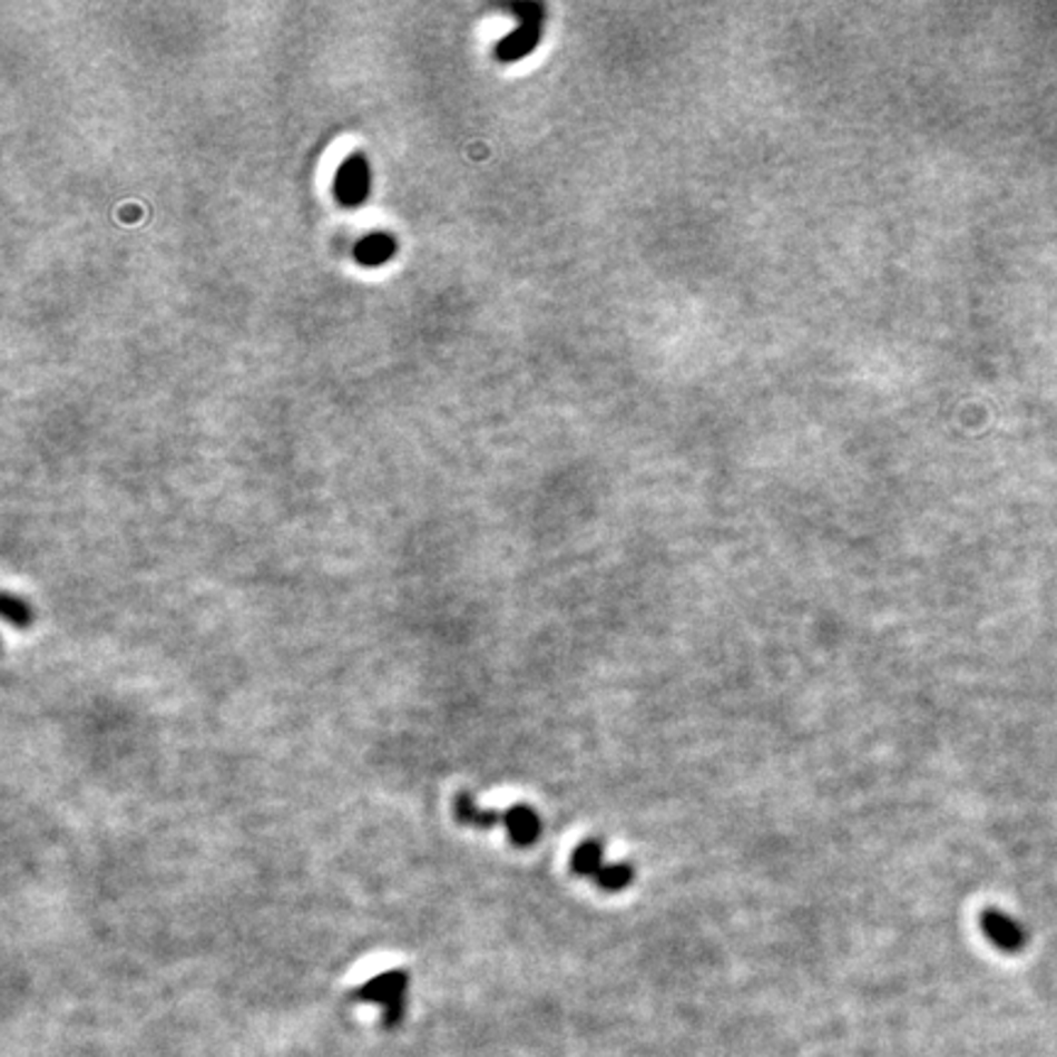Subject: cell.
Wrapping results in <instances>:
<instances>
[{
  "label": "cell",
  "instance_id": "obj_1",
  "mask_svg": "<svg viewBox=\"0 0 1057 1057\" xmlns=\"http://www.w3.org/2000/svg\"><path fill=\"white\" fill-rule=\"evenodd\" d=\"M407 987H409L407 975L400 972V969H394V972H382L378 977H372L370 981H365L363 987L353 991V997L358 1001L384 1006V1026L397 1028L404 1016Z\"/></svg>",
  "mask_w": 1057,
  "mask_h": 1057
},
{
  "label": "cell",
  "instance_id": "obj_3",
  "mask_svg": "<svg viewBox=\"0 0 1057 1057\" xmlns=\"http://www.w3.org/2000/svg\"><path fill=\"white\" fill-rule=\"evenodd\" d=\"M505 830L517 848H529L541 835V818L531 805H512L505 811Z\"/></svg>",
  "mask_w": 1057,
  "mask_h": 1057
},
{
  "label": "cell",
  "instance_id": "obj_5",
  "mask_svg": "<svg viewBox=\"0 0 1057 1057\" xmlns=\"http://www.w3.org/2000/svg\"><path fill=\"white\" fill-rule=\"evenodd\" d=\"M632 881H634V867L629 862L605 864L600 869V874L595 877V884H598L603 891H622V889H627Z\"/></svg>",
  "mask_w": 1057,
  "mask_h": 1057
},
{
  "label": "cell",
  "instance_id": "obj_6",
  "mask_svg": "<svg viewBox=\"0 0 1057 1057\" xmlns=\"http://www.w3.org/2000/svg\"><path fill=\"white\" fill-rule=\"evenodd\" d=\"M3 617L20 629H28L30 622H32V609L28 607V603H25V600H18V598H12V595H6Z\"/></svg>",
  "mask_w": 1057,
  "mask_h": 1057
},
{
  "label": "cell",
  "instance_id": "obj_4",
  "mask_svg": "<svg viewBox=\"0 0 1057 1057\" xmlns=\"http://www.w3.org/2000/svg\"><path fill=\"white\" fill-rule=\"evenodd\" d=\"M605 864H607L605 852H603V844L598 840H586L583 844H578L574 857H570V867H574V872L578 877H586V879L598 877Z\"/></svg>",
  "mask_w": 1057,
  "mask_h": 1057
},
{
  "label": "cell",
  "instance_id": "obj_2",
  "mask_svg": "<svg viewBox=\"0 0 1057 1057\" xmlns=\"http://www.w3.org/2000/svg\"><path fill=\"white\" fill-rule=\"evenodd\" d=\"M979 920H981V930H985V936L991 940V945H997L999 950L1021 952L1026 948L1028 932L1009 913L999 911V908H987Z\"/></svg>",
  "mask_w": 1057,
  "mask_h": 1057
}]
</instances>
